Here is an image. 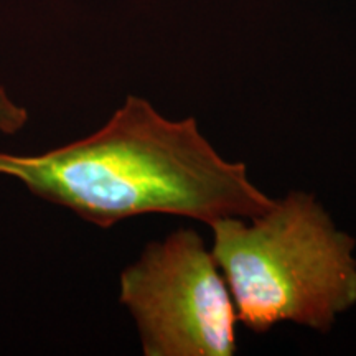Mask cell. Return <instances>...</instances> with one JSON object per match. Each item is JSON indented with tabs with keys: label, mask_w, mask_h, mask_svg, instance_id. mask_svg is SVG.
<instances>
[{
	"label": "cell",
	"mask_w": 356,
	"mask_h": 356,
	"mask_svg": "<svg viewBox=\"0 0 356 356\" xmlns=\"http://www.w3.org/2000/svg\"><path fill=\"white\" fill-rule=\"evenodd\" d=\"M0 175L99 228L147 213L208 225L252 220L275 202L249 180L244 163L213 149L193 118L170 121L137 96L86 139L38 155L0 152Z\"/></svg>",
	"instance_id": "1"
},
{
	"label": "cell",
	"mask_w": 356,
	"mask_h": 356,
	"mask_svg": "<svg viewBox=\"0 0 356 356\" xmlns=\"http://www.w3.org/2000/svg\"><path fill=\"white\" fill-rule=\"evenodd\" d=\"M29 122V113L24 106L15 102L8 96V92L0 86V134L20 132Z\"/></svg>",
	"instance_id": "4"
},
{
	"label": "cell",
	"mask_w": 356,
	"mask_h": 356,
	"mask_svg": "<svg viewBox=\"0 0 356 356\" xmlns=\"http://www.w3.org/2000/svg\"><path fill=\"white\" fill-rule=\"evenodd\" d=\"M210 228L236 315L252 332L280 322L328 332L356 304L355 239L314 195L292 191L252 225L228 216Z\"/></svg>",
	"instance_id": "2"
},
{
	"label": "cell",
	"mask_w": 356,
	"mask_h": 356,
	"mask_svg": "<svg viewBox=\"0 0 356 356\" xmlns=\"http://www.w3.org/2000/svg\"><path fill=\"white\" fill-rule=\"evenodd\" d=\"M121 302L136 320L145 356H231L236 307L197 231L149 243L121 274Z\"/></svg>",
	"instance_id": "3"
}]
</instances>
